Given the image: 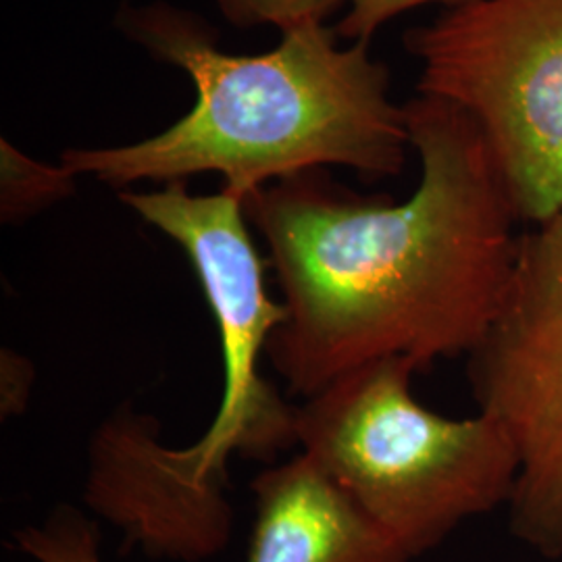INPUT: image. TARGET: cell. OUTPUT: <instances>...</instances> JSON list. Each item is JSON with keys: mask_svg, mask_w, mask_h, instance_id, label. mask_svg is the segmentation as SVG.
Returning a JSON list of instances; mask_svg holds the SVG:
<instances>
[{"mask_svg": "<svg viewBox=\"0 0 562 562\" xmlns=\"http://www.w3.org/2000/svg\"><path fill=\"white\" fill-rule=\"evenodd\" d=\"M83 503L120 531L121 552L138 548L155 561L215 559L234 533L227 485L196 482L159 422L130 402L90 438Z\"/></svg>", "mask_w": 562, "mask_h": 562, "instance_id": "obj_7", "label": "cell"}, {"mask_svg": "<svg viewBox=\"0 0 562 562\" xmlns=\"http://www.w3.org/2000/svg\"><path fill=\"white\" fill-rule=\"evenodd\" d=\"M115 25L150 57L181 69L194 106L159 134L125 146L67 148L78 178L115 190L138 181L217 173L246 201L276 181L340 165L367 178L398 176L411 148L404 106L390 99V71L369 42L338 46L325 23L281 32L262 55H229L217 30L165 0L123 4Z\"/></svg>", "mask_w": 562, "mask_h": 562, "instance_id": "obj_2", "label": "cell"}, {"mask_svg": "<svg viewBox=\"0 0 562 562\" xmlns=\"http://www.w3.org/2000/svg\"><path fill=\"white\" fill-rule=\"evenodd\" d=\"M78 190V176L63 162H42L7 138L0 140V222L18 225L50 206L67 201Z\"/></svg>", "mask_w": 562, "mask_h": 562, "instance_id": "obj_9", "label": "cell"}, {"mask_svg": "<svg viewBox=\"0 0 562 562\" xmlns=\"http://www.w3.org/2000/svg\"><path fill=\"white\" fill-rule=\"evenodd\" d=\"M34 364L13 348L0 352V415L2 422L15 419L27 408L34 387Z\"/></svg>", "mask_w": 562, "mask_h": 562, "instance_id": "obj_13", "label": "cell"}, {"mask_svg": "<svg viewBox=\"0 0 562 562\" xmlns=\"http://www.w3.org/2000/svg\"><path fill=\"white\" fill-rule=\"evenodd\" d=\"M404 115L422 162L406 201L357 196L325 169L244 201L285 308L267 359L294 396L380 359L471 355L503 311L521 220L482 130L429 94Z\"/></svg>", "mask_w": 562, "mask_h": 562, "instance_id": "obj_1", "label": "cell"}, {"mask_svg": "<svg viewBox=\"0 0 562 562\" xmlns=\"http://www.w3.org/2000/svg\"><path fill=\"white\" fill-rule=\"evenodd\" d=\"M250 490L246 562H411L396 542L306 452L265 469Z\"/></svg>", "mask_w": 562, "mask_h": 562, "instance_id": "obj_8", "label": "cell"}, {"mask_svg": "<svg viewBox=\"0 0 562 562\" xmlns=\"http://www.w3.org/2000/svg\"><path fill=\"white\" fill-rule=\"evenodd\" d=\"M469 382L480 413L519 448L513 536L562 559V209L519 238L503 311L469 355Z\"/></svg>", "mask_w": 562, "mask_h": 562, "instance_id": "obj_6", "label": "cell"}, {"mask_svg": "<svg viewBox=\"0 0 562 562\" xmlns=\"http://www.w3.org/2000/svg\"><path fill=\"white\" fill-rule=\"evenodd\" d=\"M120 201L180 246L215 319L222 401L209 429L178 448V457L199 482L229 485L232 457L269 462L299 446V406L261 373V357L285 308L269 296L265 261L240 199L223 190L192 194L186 181H171L148 192L123 190Z\"/></svg>", "mask_w": 562, "mask_h": 562, "instance_id": "obj_5", "label": "cell"}, {"mask_svg": "<svg viewBox=\"0 0 562 562\" xmlns=\"http://www.w3.org/2000/svg\"><path fill=\"white\" fill-rule=\"evenodd\" d=\"M419 94L477 123L521 222L562 209V0H467L406 34Z\"/></svg>", "mask_w": 562, "mask_h": 562, "instance_id": "obj_4", "label": "cell"}, {"mask_svg": "<svg viewBox=\"0 0 562 562\" xmlns=\"http://www.w3.org/2000/svg\"><path fill=\"white\" fill-rule=\"evenodd\" d=\"M15 546L36 562H101V527L80 508L59 504L42 525L20 529Z\"/></svg>", "mask_w": 562, "mask_h": 562, "instance_id": "obj_10", "label": "cell"}, {"mask_svg": "<svg viewBox=\"0 0 562 562\" xmlns=\"http://www.w3.org/2000/svg\"><path fill=\"white\" fill-rule=\"evenodd\" d=\"M223 18L236 27L276 25L281 32L323 23L348 0H215Z\"/></svg>", "mask_w": 562, "mask_h": 562, "instance_id": "obj_11", "label": "cell"}, {"mask_svg": "<svg viewBox=\"0 0 562 562\" xmlns=\"http://www.w3.org/2000/svg\"><path fill=\"white\" fill-rule=\"evenodd\" d=\"M406 357L367 362L299 404V448L313 457L411 559L510 503L519 448L503 423L450 419L413 396Z\"/></svg>", "mask_w": 562, "mask_h": 562, "instance_id": "obj_3", "label": "cell"}, {"mask_svg": "<svg viewBox=\"0 0 562 562\" xmlns=\"http://www.w3.org/2000/svg\"><path fill=\"white\" fill-rule=\"evenodd\" d=\"M461 4L467 0H348L346 15L338 23V36L352 42H371L387 21L423 4Z\"/></svg>", "mask_w": 562, "mask_h": 562, "instance_id": "obj_12", "label": "cell"}]
</instances>
